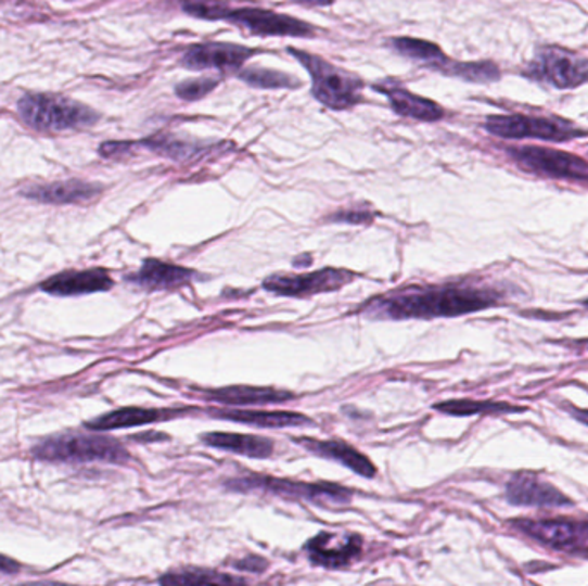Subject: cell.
I'll use <instances>...</instances> for the list:
<instances>
[{"instance_id":"cell-28","label":"cell","mask_w":588,"mask_h":586,"mask_svg":"<svg viewBox=\"0 0 588 586\" xmlns=\"http://www.w3.org/2000/svg\"><path fill=\"white\" fill-rule=\"evenodd\" d=\"M240 79H243L250 87L255 88H298L302 87V81L294 76L281 73V71L261 69V67H250L238 73Z\"/></svg>"},{"instance_id":"cell-12","label":"cell","mask_w":588,"mask_h":586,"mask_svg":"<svg viewBox=\"0 0 588 586\" xmlns=\"http://www.w3.org/2000/svg\"><path fill=\"white\" fill-rule=\"evenodd\" d=\"M305 549H307L308 558L314 564L336 570V568H344L360 558L361 537L353 535V533L340 535V533L322 532L311 538L305 545Z\"/></svg>"},{"instance_id":"cell-20","label":"cell","mask_w":588,"mask_h":586,"mask_svg":"<svg viewBox=\"0 0 588 586\" xmlns=\"http://www.w3.org/2000/svg\"><path fill=\"white\" fill-rule=\"evenodd\" d=\"M514 528L554 549H572L578 523L570 520H514Z\"/></svg>"},{"instance_id":"cell-35","label":"cell","mask_w":588,"mask_h":586,"mask_svg":"<svg viewBox=\"0 0 588 586\" xmlns=\"http://www.w3.org/2000/svg\"><path fill=\"white\" fill-rule=\"evenodd\" d=\"M567 411L576 418V420L581 421L585 425H588V411L587 409L580 408H567Z\"/></svg>"},{"instance_id":"cell-5","label":"cell","mask_w":588,"mask_h":586,"mask_svg":"<svg viewBox=\"0 0 588 586\" xmlns=\"http://www.w3.org/2000/svg\"><path fill=\"white\" fill-rule=\"evenodd\" d=\"M228 487L237 492H267L273 496L290 499L310 500L319 506H344L351 502L348 488L332 483H303L291 480L272 479V476H250V479L232 480Z\"/></svg>"},{"instance_id":"cell-31","label":"cell","mask_w":588,"mask_h":586,"mask_svg":"<svg viewBox=\"0 0 588 586\" xmlns=\"http://www.w3.org/2000/svg\"><path fill=\"white\" fill-rule=\"evenodd\" d=\"M219 81L212 78L187 79L176 87V95L182 100H200L207 97L212 90H216Z\"/></svg>"},{"instance_id":"cell-3","label":"cell","mask_w":588,"mask_h":586,"mask_svg":"<svg viewBox=\"0 0 588 586\" xmlns=\"http://www.w3.org/2000/svg\"><path fill=\"white\" fill-rule=\"evenodd\" d=\"M291 54L307 67L311 76V91L320 104L332 111H348L361 102V79L348 71L341 69L325 59L308 54L303 50L290 49Z\"/></svg>"},{"instance_id":"cell-16","label":"cell","mask_w":588,"mask_h":586,"mask_svg":"<svg viewBox=\"0 0 588 586\" xmlns=\"http://www.w3.org/2000/svg\"><path fill=\"white\" fill-rule=\"evenodd\" d=\"M195 277L191 269L149 258L137 273L128 277V281L146 291H169L190 284Z\"/></svg>"},{"instance_id":"cell-27","label":"cell","mask_w":588,"mask_h":586,"mask_svg":"<svg viewBox=\"0 0 588 586\" xmlns=\"http://www.w3.org/2000/svg\"><path fill=\"white\" fill-rule=\"evenodd\" d=\"M437 69L472 84H494L501 78V71L493 63H449L448 59Z\"/></svg>"},{"instance_id":"cell-32","label":"cell","mask_w":588,"mask_h":586,"mask_svg":"<svg viewBox=\"0 0 588 586\" xmlns=\"http://www.w3.org/2000/svg\"><path fill=\"white\" fill-rule=\"evenodd\" d=\"M375 215L367 211H343L332 215L331 220L334 222L346 224H370Z\"/></svg>"},{"instance_id":"cell-23","label":"cell","mask_w":588,"mask_h":586,"mask_svg":"<svg viewBox=\"0 0 588 586\" xmlns=\"http://www.w3.org/2000/svg\"><path fill=\"white\" fill-rule=\"evenodd\" d=\"M202 442L220 450H229L248 458L266 459L273 455V442L257 435L228 434V432H212L202 435Z\"/></svg>"},{"instance_id":"cell-29","label":"cell","mask_w":588,"mask_h":586,"mask_svg":"<svg viewBox=\"0 0 588 586\" xmlns=\"http://www.w3.org/2000/svg\"><path fill=\"white\" fill-rule=\"evenodd\" d=\"M161 583H172V585H204V583H217V585H226V583H243V579L232 578L226 574L217 573V571L207 570H184L181 573H170Z\"/></svg>"},{"instance_id":"cell-18","label":"cell","mask_w":588,"mask_h":586,"mask_svg":"<svg viewBox=\"0 0 588 586\" xmlns=\"http://www.w3.org/2000/svg\"><path fill=\"white\" fill-rule=\"evenodd\" d=\"M296 442L314 455L341 462L365 479H373L378 475V468L373 467L372 461L349 444L341 441H316V438H296Z\"/></svg>"},{"instance_id":"cell-15","label":"cell","mask_w":588,"mask_h":586,"mask_svg":"<svg viewBox=\"0 0 588 586\" xmlns=\"http://www.w3.org/2000/svg\"><path fill=\"white\" fill-rule=\"evenodd\" d=\"M100 193H102L100 184L81 181V179L34 184V187L25 188L22 191L23 196H26V199L49 203V205H73V203L90 202Z\"/></svg>"},{"instance_id":"cell-24","label":"cell","mask_w":588,"mask_h":586,"mask_svg":"<svg viewBox=\"0 0 588 586\" xmlns=\"http://www.w3.org/2000/svg\"><path fill=\"white\" fill-rule=\"evenodd\" d=\"M141 146L152 150L157 155L175 158V161H190L204 152V146L193 141L181 140L175 135H155L141 141Z\"/></svg>"},{"instance_id":"cell-1","label":"cell","mask_w":588,"mask_h":586,"mask_svg":"<svg viewBox=\"0 0 588 586\" xmlns=\"http://www.w3.org/2000/svg\"><path fill=\"white\" fill-rule=\"evenodd\" d=\"M499 294L466 285H439V288H408L375 297L365 306V314L375 318H435L458 317L473 314L496 305Z\"/></svg>"},{"instance_id":"cell-26","label":"cell","mask_w":588,"mask_h":586,"mask_svg":"<svg viewBox=\"0 0 588 586\" xmlns=\"http://www.w3.org/2000/svg\"><path fill=\"white\" fill-rule=\"evenodd\" d=\"M440 413L455 415V417H470L478 413H520L523 408L504 405V403H490V400H448L434 406Z\"/></svg>"},{"instance_id":"cell-13","label":"cell","mask_w":588,"mask_h":586,"mask_svg":"<svg viewBox=\"0 0 588 586\" xmlns=\"http://www.w3.org/2000/svg\"><path fill=\"white\" fill-rule=\"evenodd\" d=\"M113 288V277L104 269L67 270V272L50 277L40 284L43 293L61 297L102 293Z\"/></svg>"},{"instance_id":"cell-17","label":"cell","mask_w":588,"mask_h":586,"mask_svg":"<svg viewBox=\"0 0 588 586\" xmlns=\"http://www.w3.org/2000/svg\"><path fill=\"white\" fill-rule=\"evenodd\" d=\"M200 397L226 406H264L286 403L294 396L287 391H278V388L232 385V387L202 391Z\"/></svg>"},{"instance_id":"cell-6","label":"cell","mask_w":588,"mask_h":586,"mask_svg":"<svg viewBox=\"0 0 588 586\" xmlns=\"http://www.w3.org/2000/svg\"><path fill=\"white\" fill-rule=\"evenodd\" d=\"M525 76L554 88H576L588 84V59L561 47H542L525 69Z\"/></svg>"},{"instance_id":"cell-30","label":"cell","mask_w":588,"mask_h":586,"mask_svg":"<svg viewBox=\"0 0 588 586\" xmlns=\"http://www.w3.org/2000/svg\"><path fill=\"white\" fill-rule=\"evenodd\" d=\"M182 11L200 20L208 22H219L228 20L231 8L220 0H182Z\"/></svg>"},{"instance_id":"cell-9","label":"cell","mask_w":588,"mask_h":586,"mask_svg":"<svg viewBox=\"0 0 588 586\" xmlns=\"http://www.w3.org/2000/svg\"><path fill=\"white\" fill-rule=\"evenodd\" d=\"M357 277L349 270L322 269L302 276H272L264 281V288L279 296L305 297L341 290Z\"/></svg>"},{"instance_id":"cell-14","label":"cell","mask_w":588,"mask_h":586,"mask_svg":"<svg viewBox=\"0 0 588 586\" xmlns=\"http://www.w3.org/2000/svg\"><path fill=\"white\" fill-rule=\"evenodd\" d=\"M506 499L514 506H537V508H563L573 504V500L564 496L554 485L534 475L513 476L506 487Z\"/></svg>"},{"instance_id":"cell-2","label":"cell","mask_w":588,"mask_h":586,"mask_svg":"<svg viewBox=\"0 0 588 586\" xmlns=\"http://www.w3.org/2000/svg\"><path fill=\"white\" fill-rule=\"evenodd\" d=\"M17 114L26 126L42 132L90 128L100 119L88 105L54 93H28L17 102Z\"/></svg>"},{"instance_id":"cell-34","label":"cell","mask_w":588,"mask_h":586,"mask_svg":"<svg viewBox=\"0 0 588 586\" xmlns=\"http://www.w3.org/2000/svg\"><path fill=\"white\" fill-rule=\"evenodd\" d=\"M576 549H585L588 552V523H578V530H576V540L572 547V550Z\"/></svg>"},{"instance_id":"cell-33","label":"cell","mask_w":588,"mask_h":586,"mask_svg":"<svg viewBox=\"0 0 588 586\" xmlns=\"http://www.w3.org/2000/svg\"><path fill=\"white\" fill-rule=\"evenodd\" d=\"M237 568L238 570L252 571V573H261L266 570L267 562L261 558H246L238 562Z\"/></svg>"},{"instance_id":"cell-36","label":"cell","mask_w":588,"mask_h":586,"mask_svg":"<svg viewBox=\"0 0 588 586\" xmlns=\"http://www.w3.org/2000/svg\"><path fill=\"white\" fill-rule=\"evenodd\" d=\"M298 2H305V4L316 5H331L332 2H336V0H298Z\"/></svg>"},{"instance_id":"cell-10","label":"cell","mask_w":588,"mask_h":586,"mask_svg":"<svg viewBox=\"0 0 588 586\" xmlns=\"http://www.w3.org/2000/svg\"><path fill=\"white\" fill-rule=\"evenodd\" d=\"M228 22L245 26L252 34L261 35V37H314L316 35L314 26L286 14L273 13L269 9H231Z\"/></svg>"},{"instance_id":"cell-21","label":"cell","mask_w":588,"mask_h":586,"mask_svg":"<svg viewBox=\"0 0 588 586\" xmlns=\"http://www.w3.org/2000/svg\"><path fill=\"white\" fill-rule=\"evenodd\" d=\"M208 413L220 420L245 423V425L284 429V426L314 425L310 418L290 411H250V409H210Z\"/></svg>"},{"instance_id":"cell-19","label":"cell","mask_w":588,"mask_h":586,"mask_svg":"<svg viewBox=\"0 0 588 586\" xmlns=\"http://www.w3.org/2000/svg\"><path fill=\"white\" fill-rule=\"evenodd\" d=\"M187 415V409H150V408H123L111 413L97 417L95 420L87 421L85 426L90 430H116L129 429V426L146 425L154 421H166L169 418H178Z\"/></svg>"},{"instance_id":"cell-8","label":"cell","mask_w":588,"mask_h":586,"mask_svg":"<svg viewBox=\"0 0 588 586\" xmlns=\"http://www.w3.org/2000/svg\"><path fill=\"white\" fill-rule=\"evenodd\" d=\"M513 161L532 173L546 174L551 178L578 179L588 181V164L584 158L572 153L558 152V150L542 149V146H522V149H508Z\"/></svg>"},{"instance_id":"cell-11","label":"cell","mask_w":588,"mask_h":586,"mask_svg":"<svg viewBox=\"0 0 588 586\" xmlns=\"http://www.w3.org/2000/svg\"><path fill=\"white\" fill-rule=\"evenodd\" d=\"M253 54L255 50L237 43H200L184 52L181 64L188 69L238 71Z\"/></svg>"},{"instance_id":"cell-4","label":"cell","mask_w":588,"mask_h":586,"mask_svg":"<svg viewBox=\"0 0 588 586\" xmlns=\"http://www.w3.org/2000/svg\"><path fill=\"white\" fill-rule=\"evenodd\" d=\"M31 455L42 461L54 462H114L123 464L129 455L119 442L102 435L67 434L49 437L31 449Z\"/></svg>"},{"instance_id":"cell-37","label":"cell","mask_w":588,"mask_h":586,"mask_svg":"<svg viewBox=\"0 0 588 586\" xmlns=\"http://www.w3.org/2000/svg\"><path fill=\"white\" fill-rule=\"evenodd\" d=\"M584 305H585V306H588V300H587V302H584Z\"/></svg>"},{"instance_id":"cell-25","label":"cell","mask_w":588,"mask_h":586,"mask_svg":"<svg viewBox=\"0 0 588 586\" xmlns=\"http://www.w3.org/2000/svg\"><path fill=\"white\" fill-rule=\"evenodd\" d=\"M389 46L401 55H407V58L414 59V61H423V63L432 64L434 67H439L440 64L448 61L440 47L427 42V40L399 37L389 40Z\"/></svg>"},{"instance_id":"cell-22","label":"cell","mask_w":588,"mask_h":586,"mask_svg":"<svg viewBox=\"0 0 588 586\" xmlns=\"http://www.w3.org/2000/svg\"><path fill=\"white\" fill-rule=\"evenodd\" d=\"M379 90L389 97V104L399 116L410 117V119L422 120V123H435L444 117V109L435 104L432 100L414 95L405 88L379 87Z\"/></svg>"},{"instance_id":"cell-7","label":"cell","mask_w":588,"mask_h":586,"mask_svg":"<svg viewBox=\"0 0 588 586\" xmlns=\"http://www.w3.org/2000/svg\"><path fill=\"white\" fill-rule=\"evenodd\" d=\"M484 128L494 137L508 138V140L539 138V140L567 141L587 135L564 120L549 119V117L493 116L485 120Z\"/></svg>"}]
</instances>
